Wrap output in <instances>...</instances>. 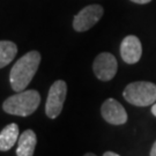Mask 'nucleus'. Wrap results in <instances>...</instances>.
<instances>
[{
	"mask_svg": "<svg viewBox=\"0 0 156 156\" xmlns=\"http://www.w3.org/2000/svg\"><path fill=\"white\" fill-rule=\"evenodd\" d=\"M41 62L38 51H30L17 60L9 73V82L14 91H22L31 82Z\"/></svg>",
	"mask_w": 156,
	"mask_h": 156,
	"instance_id": "obj_1",
	"label": "nucleus"
},
{
	"mask_svg": "<svg viewBox=\"0 0 156 156\" xmlns=\"http://www.w3.org/2000/svg\"><path fill=\"white\" fill-rule=\"evenodd\" d=\"M41 103V95L36 90H22L8 97L2 104V109L6 113L28 117L37 110Z\"/></svg>",
	"mask_w": 156,
	"mask_h": 156,
	"instance_id": "obj_2",
	"label": "nucleus"
},
{
	"mask_svg": "<svg viewBox=\"0 0 156 156\" xmlns=\"http://www.w3.org/2000/svg\"><path fill=\"white\" fill-rule=\"evenodd\" d=\"M124 98L135 106L153 105L156 102V84L147 81H136L126 86Z\"/></svg>",
	"mask_w": 156,
	"mask_h": 156,
	"instance_id": "obj_3",
	"label": "nucleus"
},
{
	"mask_svg": "<svg viewBox=\"0 0 156 156\" xmlns=\"http://www.w3.org/2000/svg\"><path fill=\"white\" fill-rule=\"evenodd\" d=\"M67 84L62 80H57L50 87L45 104V113L51 119H56L62 113L64 102L66 100Z\"/></svg>",
	"mask_w": 156,
	"mask_h": 156,
	"instance_id": "obj_4",
	"label": "nucleus"
},
{
	"mask_svg": "<svg viewBox=\"0 0 156 156\" xmlns=\"http://www.w3.org/2000/svg\"><path fill=\"white\" fill-rule=\"evenodd\" d=\"M103 13L104 9L101 5H89L84 7L73 19V28L79 33L89 30L100 21Z\"/></svg>",
	"mask_w": 156,
	"mask_h": 156,
	"instance_id": "obj_5",
	"label": "nucleus"
},
{
	"mask_svg": "<svg viewBox=\"0 0 156 156\" xmlns=\"http://www.w3.org/2000/svg\"><path fill=\"white\" fill-rule=\"evenodd\" d=\"M117 59L111 53L102 52L95 58L94 64H93V71H94L96 78L101 81L112 80L117 73Z\"/></svg>",
	"mask_w": 156,
	"mask_h": 156,
	"instance_id": "obj_6",
	"label": "nucleus"
},
{
	"mask_svg": "<svg viewBox=\"0 0 156 156\" xmlns=\"http://www.w3.org/2000/svg\"><path fill=\"white\" fill-rule=\"evenodd\" d=\"M103 119L111 125H124L127 122V112L118 101L115 98L108 100L101 106Z\"/></svg>",
	"mask_w": 156,
	"mask_h": 156,
	"instance_id": "obj_7",
	"label": "nucleus"
},
{
	"mask_svg": "<svg viewBox=\"0 0 156 156\" xmlns=\"http://www.w3.org/2000/svg\"><path fill=\"white\" fill-rule=\"evenodd\" d=\"M120 56L126 64H135L142 56V45L136 36L128 35L120 44Z\"/></svg>",
	"mask_w": 156,
	"mask_h": 156,
	"instance_id": "obj_8",
	"label": "nucleus"
},
{
	"mask_svg": "<svg viewBox=\"0 0 156 156\" xmlns=\"http://www.w3.org/2000/svg\"><path fill=\"white\" fill-rule=\"evenodd\" d=\"M37 144V136L33 129H26L17 140V156H33Z\"/></svg>",
	"mask_w": 156,
	"mask_h": 156,
	"instance_id": "obj_9",
	"label": "nucleus"
},
{
	"mask_svg": "<svg viewBox=\"0 0 156 156\" xmlns=\"http://www.w3.org/2000/svg\"><path fill=\"white\" fill-rule=\"evenodd\" d=\"M19 126L17 124L12 123L1 129L0 132V151H9L19 140Z\"/></svg>",
	"mask_w": 156,
	"mask_h": 156,
	"instance_id": "obj_10",
	"label": "nucleus"
},
{
	"mask_svg": "<svg viewBox=\"0 0 156 156\" xmlns=\"http://www.w3.org/2000/svg\"><path fill=\"white\" fill-rule=\"evenodd\" d=\"M17 53V46L11 41H0V68L13 62Z\"/></svg>",
	"mask_w": 156,
	"mask_h": 156,
	"instance_id": "obj_11",
	"label": "nucleus"
},
{
	"mask_svg": "<svg viewBox=\"0 0 156 156\" xmlns=\"http://www.w3.org/2000/svg\"><path fill=\"white\" fill-rule=\"evenodd\" d=\"M131 1H133V2H135V4L144 5V4H148V2H151V0H131Z\"/></svg>",
	"mask_w": 156,
	"mask_h": 156,
	"instance_id": "obj_12",
	"label": "nucleus"
},
{
	"mask_svg": "<svg viewBox=\"0 0 156 156\" xmlns=\"http://www.w3.org/2000/svg\"><path fill=\"white\" fill-rule=\"evenodd\" d=\"M151 156H156V141L154 142V145L151 146Z\"/></svg>",
	"mask_w": 156,
	"mask_h": 156,
	"instance_id": "obj_13",
	"label": "nucleus"
},
{
	"mask_svg": "<svg viewBox=\"0 0 156 156\" xmlns=\"http://www.w3.org/2000/svg\"><path fill=\"white\" fill-rule=\"evenodd\" d=\"M103 156H120V155H118L117 153H113V151H105L103 154Z\"/></svg>",
	"mask_w": 156,
	"mask_h": 156,
	"instance_id": "obj_14",
	"label": "nucleus"
},
{
	"mask_svg": "<svg viewBox=\"0 0 156 156\" xmlns=\"http://www.w3.org/2000/svg\"><path fill=\"white\" fill-rule=\"evenodd\" d=\"M151 113L156 117V103H154V104L151 105Z\"/></svg>",
	"mask_w": 156,
	"mask_h": 156,
	"instance_id": "obj_15",
	"label": "nucleus"
},
{
	"mask_svg": "<svg viewBox=\"0 0 156 156\" xmlns=\"http://www.w3.org/2000/svg\"><path fill=\"white\" fill-rule=\"evenodd\" d=\"M84 156H96V155L93 154V153H87V154H84Z\"/></svg>",
	"mask_w": 156,
	"mask_h": 156,
	"instance_id": "obj_16",
	"label": "nucleus"
}]
</instances>
